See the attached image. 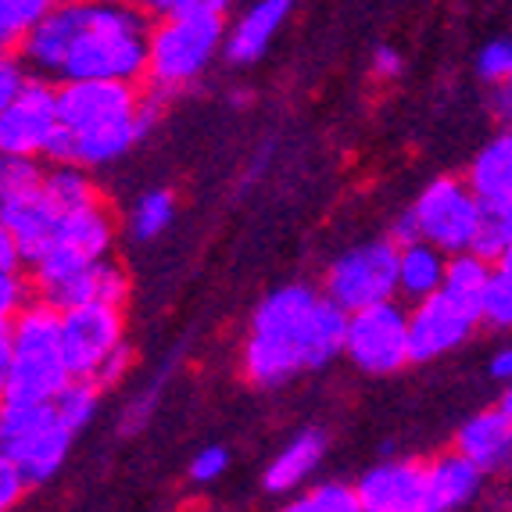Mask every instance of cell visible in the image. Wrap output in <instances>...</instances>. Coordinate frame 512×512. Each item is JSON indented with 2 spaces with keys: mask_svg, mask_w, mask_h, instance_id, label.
I'll use <instances>...</instances> for the list:
<instances>
[{
  "mask_svg": "<svg viewBox=\"0 0 512 512\" xmlns=\"http://www.w3.org/2000/svg\"><path fill=\"white\" fill-rule=\"evenodd\" d=\"M487 276H491V265H484L480 258H473L470 251L455 255L452 262H444V280H441V294L448 301L470 312L480 326V298H484Z\"/></svg>",
  "mask_w": 512,
  "mask_h": 512,
  "instance_id": "cb8c5ba5",
  "label": "cell"
},
{
  "mask_svg": "<svg viewBox=\"0 0 512 512\" xmlns=\"http://www.w3.org/2000/svg\"><path fill=\"white\" fill-rule=\"evenodd\" d=\"M172 212H176V201H172L169 190H154L137 205V215H133V233L140 240H151L165 230L172 222Z\"/></svg>",
  "mask_w": 512,
  "mask_h": 512,
  "instance_id": "4dcf8cb0",
  "label": "cell"
},
{
  "mask_svg": "<svg viewBox=\"0 0 512 512\" xmlns=\"http://www.w3.org/2000/svg\"><path fill=\"white\" fill-rule=\"evenodd\" d=\"M0 394H4V384H0Z\"/></svg>",
  "mask_w": 512,
  "mask_h": 512,
  "instance_id": "7bdbcfd3",
  "label": "cell"
},
{
  "mask_svg": "<svg viewBox=\"0 0 512 512\" xmlns=\"http://www.w3.org/2000/svg\"><path fill=\"white\" fill-rule=\"evenodd\" d=\"M444 280V255L434 251L430 244H409V248L398 251V291L405 298H430V294L441 291Z\"/></svg>",
  "mask_w": 512,
  "mask_h": 512,
  "instance_id": "603a6c76",
  "label": "cell"
},
{
  "mask_svg": "<svg viewBox=\"0 0 512 512\" xmlns=\"http://www.w3.org/2000/svg\"><path fill=\"white\" fill-rule=\"evenodd\" d=\"M405 326H409V362H430L444 351L459 348L477 330V319L437 291L416 301V308L405 316Z\"/></svg>",
  "mask_w": 512,
  "mask_h": 512,
  "instance_id": "7c38bea8",
  "label": "cell"
},
{
  "mask_svg": "<svg viewBox=\"0 0 512 512\" xmlns=\"http://www.w3.org/2000/svg\"><path fill=\"white\" fill-rule=\"evenodd\" d=\"M509 373H512V351L498 348V355L491 359V376H498V380H509Z\"/></svg>",
  "mask_w": 512,
  "mask_h": 512,
  "instance_id": "b9f144b4",
  "label": "cell"
},
{
  "mask_svg": "<svg viewBox=\"0 0 512 512\" xmlns=\"http://www.w3.org/2000/svg\"><path fill=\"white\" fill-rule=\"evenodd\" d=\"M470 255L484 265L512 262V215L502 212H480L477 233H473Z\"/></svg>",
  "mask_w": 512,
  "mask_h": 512,
  "instance_id": "484cf974",
  "label": "cell"
},
{
  "mask_svg": "<svg viewBox=\"0 0 512 512\" xmlns=\"http://www.w3.org/2000/svg\"><path fill=\"white\" fill-rule=\"evenodd\" d=\"M129 294V280L126 269L115 265L111 258L101 262H90L83 273H76L69 283H61L58 291L43 294V305H51L54 312H69L79 305H108V308H122Z\"/></svg>",
  "mask_w": 512,
  "mask_h": 512,
  "instance_id": "2e32d148",
  "label": "cell"
},
{
  "mask_svg": "<svg viewBox=\"0 0 512 512\" xmlns=\"http://www.w3.org/2000/svg\"><path fill=\"white\" fill-rule=\"evenodd\" d=\"M373 69H376V76H384V79L398 76V72H402V54L394 51V47H376Z\"/></svg>",
  "mask_w": 512,
  "mask_h": 512,
  "instance_id": "f35d334b",
  "label": "cell"
},
{
  "mask_svg": "<svg viewBox=\"0 0 512 512\" xmlns=\"http://www.w3.org/2000/svg\"><path fill=\"white\" fill-rule=\"evenodd\" d=\"M72 444V430L61 427L51 405H29L0 398V455L29 484H43L58 473Z\"/></svg>",
  "mask_w": 512,
  "mask_h": 512,
  "instance_id": "8992f818",
  "label": "cell"
},
{
  "mask_svg": "<svg viewBox=\"0 0 512 512\" xmlns=\"http://www.w3.org/2000/svg\"><path fill=\"white\" fill-rule=\"evenodd\" d=\"M147 29L144 11L83 4V18L72 36V47L61 61L69 83H126L147 72Z\"/></svg>",
  "mask_w": 512,
  "mask_h": 512,
  "instance_id": "277c9868",
  "label": "cell"
},
{
  "mask_svg": "<svg viewBox=\"0 0 512 512\" xmlns=\"http://www.w3.org/2000/svg\"><path fill=\"white\" fill-rule=\"evenodd\" d=\"M69 384V369L61 359L58 312L51 305H26L11 319V359L4 376L8 402L51 405L54 394Z\"/></svg>",
  "mask_w": 512,
  "mask_h": 512,
  "instance_id": "5b68a950",
  "label": "cell"
},
{
  "mask_svg": "<svg viewBox=\"0 0 512 512\" xmlns=\"http://www.w3.org/2000/svg\"><path fill=\"white\" fill-rule=\"evenodd\" d=\"M58 129V104L47 83H22L15 101L0 111V158H29L43 154Z\"/></svg>",
  "mask_w": 512,
  "mask_h": 512,
  "instance_id": "8fae6325",
  "label": "cell"
},
{
  "mask_svg": "<svg viewBox=\"0 0 512 512\" xmlns=\"http://www.w3.org/2000/svg\"><path fill=\"white\" fill-rule=\"evenodd\" d=\"M359 512H430L423 462H380L355 487Z\"/></svg>",
  "mask_w": 512,
  "mask_h": 512,
  "instance_id": "4fadbf2b",
  "label": "cell"
},
{
  "mask_svg": "<svg viewBox=\"0 0 512 512\" xmlns=\"http://www.w3.org/2000/svg\"><path fill=\"white\" fill-rule=\"evenodd\" d=\"M394 251H402V248H409V244H419V226H416V219H412V212H405L402 219L394 222V230H391V240H387Z\"/></svg>",
  "mask_w": 512,
  "mask_h": 512,
  "instance_id": "74e56055",
  "label": "cell"
},
{
  "mask_svg": "<svg viewBox=\"0 0 512 512\" xmlns=\"http://www.w3.org/2000/svg\"><path fill=\"white\" fill-rule=\"evenodd\" d=\"M287 15H291V4H287V0H262V4H255V8L237 22V29L226 36V58L237 61V65L258 61Z\"/></svg>",
  "mask_w": 512,
  "mask_h": 512,
  "instance_id": "ffe728a7",
  "label": "cell"
},
{
  "mask_svg": "<svg viewBox=\"0 0 512 512\" xmlns=\"http://www.w3.org/2000/svg\"><path fill=\"white\" fill-rule=\"evenodd\" d=\"M26 495V480L18 477V470L0 455V512H8L18 505V498Z\"/></svg>",
  "mask_w": 512,
  "mask_h": 512,
  "instance_id": "8d00e7d4",
  "label": "cell"
},
{
  "mask_svg": "<svg viewBox=\"0 0 512 512\" xmlns=\"http://www.w3.org/2000/svg\"><path fill=\"white\" fill-rule=\"evenodd\" d=\"M126 362H129V351H126V344H119V348L111 351L108 359L97 366V373L90 376V384H94L97 391H104V387H111V384H119L122 373H126Z\"/></svg>",
  "mask_w": 512,
  "mask_h": 512,
  "instance_id": "d590c367",
  "label": "cell"
},
{
  "mask_svg": "<svg viewBox=\"0 0 512 512\" xmlns=\"http://www.w3.org/2000/svg\"><path fill=\"white\" fill-rule=\"evenodd\" d=\"M477 69H480V76L487 79V83H498V86H505V79H509V72H512V43L505 40H491L480 51V58H477Z\"/></svg>",
  "mask_w": 512,
  "mask_h": 512,
  "instance_id": "d6a6232c",
  "label": "cell"
},
{
  "mask_svg": "<svg viewBox=\"0 0 512 512\" xmlns=\"http://www.w3.org/2000/svg\"><path fill=\"white\" fill-rule=\"evenodd\" d=\"M226 462H230L226 448H205V452L194 459V466H190V477H194L197 484H208V480L226 473Z\"/></svg>",
  "mask_w": 512,
  "mask_h": 512,
  "instance_id": "836d02e7",
  "label": "cell"
},
{
  "mask_svg": "<svg viewBox=\"0 0 512 512\" xmlns=\"http://www.w3.org/2000/svg\"><path fill=\"white\" fill-rule=\"evenodd\" d=\"M18 269V248L15 240H11V233L0 226V273H15Z\"/></svg>",
  "mask_w": 512,
  "mask_h": 512,
  "instance_id": "ab89813d",
  "label": "cell"
},
{
  "mask_svg": "<svg viewBox=\"0 0 512 512\" xmlns=\"http://www.w3.org/2000/svg\"><path fill=\"white\" fill-rule=\"evenodd\" d=\"M43 194L51 201V208L61 215H76V212H90V208H101V197H97L94 183L86 180L79 169H69V165H61V169L47 172L43 176Z\"/></svg>",
  "mask_w": 512,
  "mask_h": 512,
  "instance_id": "d4e9b609",
  "label": "cell"
},
{
  "mask_svg": "<svg viewBox=\"0 0 512 512\" xmlns=\"http://www.w3.org/2000/svg\"><path fill=\"white\" fill-rule=\"evenodd\" d=\"M43 172L29 158H0V197L22 194V190L40 187Z\"/></svg>",
  "mask_w": 512,
  "mask_h": 512,
  "instance_id": "1f68e13d",
  "label": "cell"
},
{
  "mask_svg": "<svg viewBox=\"0 0 512 512\" xmlns=\"http://www.w3.org/2000/svg\"><path fill=\"white\" fill-rule=\"evenodd\" d=\"M283 512H359V498L348 484H319Z\"/></svg>",
  "mask_w": 512,
  "mask_h": 512,
  "instance_id": "f546056e",
  "label": "cell"
},
{
  "mask_svg": "<svg viewBox=\"0 0 512 512\" xmlns=\"http://www.w3.org/2000/svg\"><path fill=\"white\" fill-rule=\"evenodd\" d=\"M8 359H11V319L0 316V384L8 376Z\"/></svg>",
  "mask_w": 512,
  "mask_h": 512,
  "instance_id": "60d3db41",
  "label": "cell"
},
{
  "mask_svg": "<svg viewBox=\"0 0 512 512\" xmlns=\"http://www.w3.org/2000/svg\"><path fill=\"white\" fill-rule=\"evenodd\" d=\"M0 226L11 233V240H15L18 262L36 265L54 244L58 212L51 208L43 187H33V190H22V194L0 197Z\"/></svg>",
  "mask_w": 512,
  "mask_h": 512,
  "instance_id": "5bb4252c",
  "label": "cell"
},
{
  "mask_svg": "<svg viewBox=\"0 0 512 512\" xmlns=\"http://www.w3.org/2000/svg\"><path fill=\"white\" fill-rule=\"evenodd\" d=\"M226 0H165L144 15L158 18L147 36V72L154 86L180 90L205 69L226 36Z\"/></svg>",
  "mask_w": 512,
  "mask_h": 512,
  "instance_id": "3957f363",
  "label": "cell"
},
{
  "mask_svg": "<svg viewBox=\"0 0 512 512\" xmlns=\"http://www.w3.org/2000/svg\"><path fill=\"white\" fill-rule=\"evenodd\" d=\"M58 337L69 380H90L97 366L122 344V308L79 305L58 312Z\"/></svg>",
  "mask_w": 512,
  "mask_h": 512,
  "instance_id": "30bf717a",
  "label": "cell"
},
{
  "mask_svg": "<svg viewBox=\"0 0 512 512\" xmlns=\"http://www.w3.org/2000/svg\"><path fill=\"white\" fill-rule=\"evenodd\" d=\"M394 294H398V251L387 240L348 251L333 262L326 276V301L341 308L344 316L394 301Z\"/></svg>",
  "mask_w": 512,
  "mask_h": 512,
  "instance_id": "52a82bcc",
  "label": "cell"
},
{
  "mask_svg": "<svg viewBox=\"0 0 512 512\" xmlns=\"http://www.w3.org/2000/svg\"><path fill=\"white\" fill-rule=\"evenodd\" d=\"M326 452V434L319 430H305V434L294 437L287 448L273 459V466L265 470V491H294L305 477L316 473V466L323 462Z\"/></svg>",
  "mask_w": 512,
  "mask_h": 512,
  "instance_id": "44dd1931",
  "label": "cell"
},
{
  "mask_svg": "<svg viewBox=\"0 0 512 512\" xmlns=\"http://www.w3.org/2000/svg\"><path fill=\"white\" fill-rule=\"evenodd\" d=\"M512 452V398L502 394L495 409L477 412L470 423H462L455 437V455L470 462L477 473L502 470Z\"/></svg>",
  "mask_w": 512,
  "mask_h": 512,
  "instance_id": "9a60e30c",
  "label": "cell"
},
{
  "mask_svg": "<svg viewBox=\"0 0 512 512\" xmlns=\"http://www.w3.org/2000/svg\"><path fill=\"white\" fill-rule=\"evenodd\" d=\"M348 316L308 287H280L258 305L244 369L258 387H276L301 369H319L344 351Z\"/></svg>",
  "mask_w": 512,
  "mask_h": 512,
  "instance_id": "6da1fadb",
  "label": "cell"
},
{
  "mask_svg": "<svg viewBox=\"0 0 512 512\" xmlns=\"http://www.w3.org/2000/svg\"><path fill=\"white\" fill-rule=\"evenodd\" d=\"M412 219H416L423 244H430L441 255L444 251L462 255V251H470L473 233H477L480 205L473 201L466 183L444 176V180H434L419 194L416 208H412Z\"/></svg>",
  "mask_w": 512,
  "mask_h": 512,
  "instance_id": "ba28073f",
  "label": "cell"
},
{
  "mask_svg": "<svg viewBox=\"0 0 512 512\" xmlns=\"http://www.w3.org/2000/svg\"><path fill=\"white\" fill-rule=\"evenodd\" d=\"M47 0H0V51L26 40L29 29L47 15Z\"/></svg>",
  "mask_w": 512,
  "mask_h": 512,
  "instance_id": "f1b7e54d",
  "label": "cell"
},
{
  "mask_svg": "<svg viewBox=\"0 0 512 512\" xmlns=\"http://www.w3.org/2000/svg\"><path fill=\"white\" fill-rule=\"evenodd\" d=\"M97 387L90 384V380H69V384L61 387L58 394H54V416L61 419V427L72 430L76 434L79 427H86L90 423V416L97 412Z\"/></svg>",
  "mask_w": 512,
  "mask_h": 512,
  "instance_id": "4316f807",
  "label": "cell"
},
{
  "mask_svg": "<svg viewBox=\"0 0 512 512\" xmlns=\"http://www.w3.org/2000/svg\"><path fill=\"white\" fill-rule=\"evenodd\" d=\"M51 248H65V251H72V255L86 258V262L108 258V248H111L108 212H104V208H90V212L61 215Z\"/></svg>",
  "mask_w": 512,
  "mask_h": 512,
  "instance_id": "7402d4cb",
  "label": "cell"
},
{
  "mask_svg": "<svg viewBox=\"0 0 512 512\" xmlns=\"http://www.w3.org/2000/svg\"><path fill=\"white\" fill-rule=\"evenodd\" d=\"M423 477H427L430 512L462 509L480 487V473L455 452H444V455H437L434 462H423Z\"/></svg>",
  "mask_w": 512,
  "mask_h": 512,
  "instance_id": "d6986e66",
  "label": "cell"
},
{
  "mask_svg": "<svg viewBox=\"0 0 512 512\" xmlns=\"http://www.w3.org/2000/svg\"><path fill=\"white\" fill-rule=\"evenodd\" d=\"M79 18H83V4H51L47 15L26 33V40L18 43L26 61H33L36 69L43 72H61V61H65V54L72 47Z\"/></svg>",
  "mask_w": 512,
  "mask_h": 512,
  "instance_id": "e0dca14e",
  "label": "cell"
},
{
  "mask_svg": "<svg viewBox=\"0 0 512 512\" xmlns=\"http://www.w3.org/2000/svg\"><path fill=\"white\" fill-rule=\"evenodd\" d=\"M470 194L480 212L512 215V140L509 133L495 137L470 169Z\"/></svg>",
  "mask_w": 512,
  "mask_h": 512,
  "instance_id": "ac0fdd59",
  "label": "cell"
},
{
  "mask_svg": "<svg viewBox=\"0 0 512 512\" xmlns=\"http://www.w3.org/2000/svg\"><path fill=\"white\" fill-rule=\"evenodd\" d=\"M344 351L366 373H394L409 362V326H405V308L394 301L362 308L348 316L344 330Z\"/></svg>",
  "mask_w": 512,
  "mask_h": 512,
  "instance_id": "9c48e42d",
  "label": "cell"
},
{
  "mask_svg": "<svg viewBox=\"0 0 512 512\" xmlns=\"http://www.w3.org/2000/svg\"><path fill=\"white\" fill-rule=\"evenodd\" d=\"M480 323L509 330V323H512V262L491 265L484 298H480Z\"/></svg>",
  "mask_w": 512,
  "mask_h": 512,
  "instance_id": "83f0119b",
  "label": "cell"
},
{
  "mask_svg": "<svg viewBox=\"0 0 512 512\" xmlns=\"http://www.w3.org/2000/svg\"><path fill=\"white\" fill-rule=\"evenodd\" d=\"M58 126L72 137V165H104L137 144L154 119L126 83H65L54 90Z\"/></svg>",
  "mask_w": 512,
  "mask_h": 512,
  "instance_id": "7a4b0ae2",
  "label": "cell"
},
{
  "mask_svg": "<svg viewBox=\"0 0 512 512\" xmlns=\"http://www.w3.org/2000/svg\"><path fill=\"white\" fill-rule=\"evenodd\" d=\"M22 83H26V76H22V69H18V61L11 58V51H0V111L15 101Z\"/></svg>",
  "mask_w": 512,
  "mask_h": 512,
  "instance_id": "e575fe53",
  "label": "cell"
}]
</instances>
